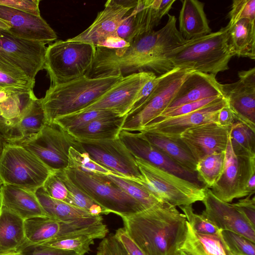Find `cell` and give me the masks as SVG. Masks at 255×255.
I'll return each mask as SVG.
<instances>
[{"label":"cell","mask_w":255,"mask_h":255,"mask_svg":"<svg viewBox=\"0 0 255 255\" xmlns=\"http://www.w3.org/2000/svg\"><path fill=\"white\" fill-rule=\"evenodd\" d=\"M174 15L168 14L165 25L159 30L144 34L128 46L120 48L96 46L90 78L148 72L159 75L173 69L167 55L184 44L185 39L176 25Z\"/></svg>","instance_id":"cell-1"},{"label":"cell","mask_w":255,"mask_h":255,"mask_svg":"<svg viewBox=\"0 0 255 255\" xmlns=\"http://www.w3.org/2000/svg\"><path fill=\"white\" fill-rule=\"evenodd\" d=\"M121 218L129 236L146 255H174L185 240L186 217L169 204Z\"/></svg>","instance_id":"cell-2"},{"label":"cell","mask_w":255,"mask_h":255,"mask_svg":"<svg viewBox=\"0 0 255 255\" xmlns=\"http://www.w3.org/2000/svg\"><path fill=\"white\" fill-rule=\"evenodd\" d=\"M229 27L187 40L167 55L172 67L216 76L229 69L235 53L229 41Z\"/></svg>","instance_id":"cell-3"},{"label":"cell","mask_w":255,"mask_h":255,"mask_svg":"<svg viewBox=\"0 0 255 255\" xmlns=\"http://www.w3.org/2000/svg\"><path fill=\"white\" fill-rule=\"evenodd\" d=\"M124 76L90 78L84 75L58 85H51L42 102L47 122L77 113L91 105L120 81Z\"/></svg>","instance_id":"cell-4"},{"label":"cell","mask_w":255,"mask_h":255,"mask_svg":"<svg viewBox=\"0 0 255 255\" xmlns=\"http://www.w3.org/2000/svg\"><path fill=\"white\" fill-rule=\"evenodd\" d=\"M95 46L83 42L57 40L47 47L44 67L51 85L62 84L86 75L93 63Z\"/></svg>","instance_id":"cell-5"},{"label":"cell","mask_w":255,"mask_h":255,"mask_svg":"<svg viewBox=\"0 0 255 255\" xmlns=\"http://www.w3.org/2000/svg\"><path fill=\"white\" fill-rule=\"evenodd\" d=\"M65 170L72 182L108 214L113 213L125 217L145 210L107 175L85 172L69 167Z\"/></svg>","instance_id":"cell-6"},{"label":"cell","mask_w":255,"mask_h":255,"mask_svg":"<svg viewBox=\"0 0 255 255\" xmlns=\"http://www.w3.org/2000/svg\"><path fill=\"white\" fill-rule=\"evenodd\" d=\"M16 145L35 155L51 172L68 168L70 147L83 151L79 141L55 122H47L39 132Z\"/></svg>","instance_id":"cell-7"},{"label":"cell","mask_w":255,"mask_h":255,"mask_svg":"<svg viewBox=\"0 0 255 255\" xmlns=\"http://www.w3.org/2000/svg\"><path fill=\"white\" fill-rule=\"evenodd\" d=\"M193 71L174 68L159 75V79L149 95L126 115L122 130L138 131L162 114L170 105L183 81Z\"/></svg>","instance_id":"cell-8"},{"label":"cell","mask_w":255,"mask_h":255,"mask_svg":"<svg viewBox=\"0 0 255 255\" xmlns=\"http://www.w3.org/2000/svg\"><path fill=\"white\" fill-rule=\"evenodd\" d=\"M51 171L35 155L22 146L7 144L0 160L2 184L35 193Z\"/></svg>","instance_id":"cell-9"},{"label":"cell","mask_w":255,"mask_h":255,"mask_svg":"<svg viewBox=\"0 0 255 255\" xmlns=\"http://www.w3.org/2000/svg\"><path fill=\"white\" fill-rule=\"evenodd\" d=\"M139 171L153 188L157 199L172 206L192 205L202 201L207 187L189 181L172 173L135 158Z\"/></svg>","instance_id":"cell-10"},{"label":"cell","mask_w":255,"mask_h":255,"mask_svg":"<svg viewBox=\"0 0 255 255\" xmlns=\"http://www.w3.org/2000/svg\"><path fill=\"white\" fill-rule=\"evenodd\" d=\"M24 228L26 243L32 245H42L54 239L80 234L103 239L109 233L102 215L70 221L36 217L24 220Z\"/></svg>","instance_id":"cell-11"},{"label":"cell","mask_w":255,"mask_h":255,"mask_svg":"<svg viewBox=\"0 0 255 255\" xmlns=\"http://www.w3.org/2000/svg\"><path fill=\"white\" fill-rule=\"evenodd\" d=\"M78 140L83 151L112 174L133 180L143 178L135 158L120 138L105 140Z\"/></svg>","instance_id":"cell-12"},{"label":"cell","mask_w":255,"mask_h":255,"mask_svg":"<svg viewBox=\"0 0 255 255\" xmlns=\"http://www.w3.org/2000/svg\"><path fill=\"white\" fill-rule=\"evenodd\" d=\"M225 154L223 171L211 190L220 200L230 203L235 199L247 196L246 185L250 178L255 174V157L236 155L230 137Z\"/></svg>","instance_id":"cell-13"},{"label":"cell","mask_w":255,"mask_h":255,"mask_svg":"<svg viewBox=\"0 0 255 255\" xmlns=\"http://www.w3.org/2000/svg\"><path fill=\"white\" fill-rule=\"evenodd\" d=\"M45 44L0 30V59L17 67L35 81L38 72L44 67Z\"/></svg>","instance_id":"cell-14"},{"label":"cell","mask_w":255,"mask_h":255,"mask_svg":"<svg viewBox=\"0 0 255 255\" xmlns=\"http://www.w3.org/2000/svg\"><path fill=\"white\" fill-rule=\"evenodd\" d=\"M156 76L154 73L148 72L124 76L99 99L80 112L107 111L121 116H126L135 105L143 86Z\"/></svg>","instance_id":"cell-15"},{"label":"cell","mask_w":255,"mask_h":255,"mask_svg":"<svg viewBox=\"0 0 255 255\" xmlns=\"http://www.w3.org/2000/svg\"><path fill=\"white\" fill-rule=\"evenodd\" d=\"M136 0H109L93 22L70 41L87 43L94 46H103L108 40L116 39L117 30L125 15L136 3Z\"/></svg>","instance_id":"cell-16"},{"label":"cell","mask_w":255,"mask_h":255,"mask_svg":"<svg viewBox=\"0 0 255 255\" xmlns=\"http://www.w3.org/2000/svg\"><path fill=\"white\" fill-rule=\"evenodd\" d=\"M239 80L230 84H221L236 121L255 130V68L238 72Z\"/></svg>","instance_id":"cell-17"},{"label":"cell","mask_w":255,"mask_h":255,"mask_svg":"<svg viewBox=\"0 0 255 255\" xmlns=\"http://www.w3.org/2000/svg\"><path fill=\"white\" fill-rule=\"evenodd\" d=\"M119 138L135 158L141 159L160 169L204 186L199 181L196 172L187 170L174 162L150 143L141 132L122 130Z\"/></svg>","instance_id":"cell-18"},{"label":"cell","mask_w":255,"mask_h":255,"mask_svg":"<svg viewBox=\"0 0 255 255\" xmlns=\"http://www.w3.org/2000/svg\"><path fill=\"white\" fill-rule=\"evenodd\" d=\"M36 96L32 89H0V132L8 144H15L17 128Z\"/></svg>","instance_id":"cell-19"},{"label":"cell","mask_w":255,"mask_h":255,"mask_svg":"<svg viewBox=\"0 0 255 255\" xmlns=\"http://www.w3.org/2000/svg\"><path fill=\"white\" fill-rule=\"evenodd\" d=\"M202 202L205 209L201 214L219 229L239 234L255 243V228L232 204L220 200L208 188Z\"/></svg>","instance_id":"cell-20"},{"label":"cell","mask_w":255,"mask_h":255,"mask_svg":"<svg viewBox=\"0 0 255 255\" xmlns=\"http://www.w3.org/2000/svg\"><path fill=\"white\" fill-rule=\"evenodd\" d=\"M228 104L223 97L192 113L150 123L137 132H150L166 136L179 137L186 130L201 125L215 123L220 110Z\"/></svg>","instance_id":"cell-21"},{"label":"cell","mask_w":255,"mask_h":255,"mask_svg":"<svg viewBox=\"0 0 255 255\" xmlns=\"http://www.w3.org/2000/svg\"><path fill=\"white\" fill-rule=\"evenodd\" d=\"M231 129L211 123L190 128L179 138L197 162L207 155L225 152Z\"/></svg>","instance_id":"cell-22"},{"label":"cell","mask_w":255,"mask_h":255,"mask_svg":"<svg viewBox=\"0 0 255 255\" xmlns=\"http://www.w3.org/2000/svg\"><path fill=\"white\" fill-rule=\"evenodd\" d=\"M0 18L10 26L8 31L26 40L45 44L57 39V36L41 16L0 5Z\"/></svg>","instance_id":"cell-23"},{"label":"cell","mask_w":255,"mask_h":255,"mask_svg":"<svg viewBox=\"0 0 255 255\" xmlns=\"http://www.w3.org/2000/svg\"><path fill=\"white\" fill-rule=\"evenodd\" d=\"M176 0H137L124 19L130 29L128 44L141 35L153 30L162 18L168 14Z\"/></svg>","instance_id":"cell-24"},{"label":"cell","mask_w":255,"mask_h":255,"mask_svg":"<svg viewBox=\"0 0 255 255\" xmlns=\"http://www.w3.org/2000/svg\"><path fill=\"white\" fill-rule=\"evenodd\" d=\"M218 96L224 97L221 84L217 80L216 76L193 71L183 81L165 110Z\"/></svg>","instance_id":"cell-25"},{"label":"cell","mask_w":255,"mask_h":255,"mask_svg":"<svg viewBox=\"0 0 255 255\" xmlns=\"http://www.w3.org/2000/svg\"><path fill=\"white\" fill-rule=\"evenodd\" d=\"M0 206L24 220L46 216L35 193L11 185L2 184L0 186Z\"/></svg>","instance_id":"cell-26"},{"label":"cell","mask_w":255,"mask_h":255,"mask_svg":"<svg viewBox=\"0 0 255 255\" xmlns=\"http://www.w3.org/2000/svg\"><path fill=\"white\" fill-rule=\"evenodd\" d=\"M179 15V31L187 40L211 32L204 10V3L197 0H181Z\"/></svg>","instance_id":"cell-27"},{"label":"cell","mask_w":255,"mask_h":255,"mask_svg":"<svg viewBox=\"0 0 255 255\" xmlns=\"http://www.w3.org/2000/svg\"><path fill=\"white\" fill-rule=\"evenodd\" d=\"M26 242L24 220L0 206V254L18 252Z\"/></svg>","instance_id":"cell-28"},{"label":"cell","mask_w":255,"mask_h":255,"mask_svg":"<svg viewBox=\"0 0 255 255\" xmlns=\"http://www.w3.org/2000/svg\"><path fill=\"white\" fill-rule=\"evenodd\" d=\"M185 240L180 250L190 255H234L225 244L220 230L212 235L196 233L187 221Z\"/></svg>","instance_id":"cell-29"},{"label":"cell","mask_w":255,"mask_h":255,"mask_svg":"<svg viewBox=\"0 0 255 255\" xmlns=\"http://www.w3.org/2000/svg\"><path fill=\"white\" fill-rule=\"evenodd\" d=\"M126 115L112 116L95 119L70 133L77 139L112 140L119 138Z\"/></svg>","instance_id":"cell-30"},{"label":"cell","mask_w":255,"mask_h":255,"mask_svg":"<svg viewBox=\"0 0 255 255\" xmlns=\"http://www.w3.org/2000/svg\"><path fill=\"white\" fill-rule=\"evenodd\" d=\"M151 144L170 159L187 170L196 172L197 161L179 137L150 132H140Z\"/></svg>","instance_id":"cell-31"},{"label":"cell","mask_w":255,"mask_h":255,"mask_svg":"<svg viewBox=\"0 0 255 255\" xmlns=\"http://www.w3.org/2000/svg\"><path fill=\"white\" fill-rule=\"evenodd\" d=\"M229 36L235 55L255 59V21L247 18L239 20L229 27Z\"/></svg>","instance_id":"cell-32"},{"label":"cell","mask_w":255,"mask_h":255,"mask_svg":"<svg viewBox=\"0 0 255 255\" xmlns=\"http://www.w3.org/2000/svg\"><path fill=\"white\" fill-rule=\"evenodd\" d=\"M35 194L46 216L49 218L63 221H70L97 216L65 202L52 198L46 193L42 187L38 188Z\"/></svg>","instance_id":"cell-33"},{"label":"cell","mask_w":255,"mask_h":255,"mask_svg":"<svg viewBox=\"0 0 255 255\" xmlns=\"http://www.w3.org/2000/svg\"><path fill=\"white\" fill-rule=\"evenodd\" d=\"M47 122L42 98L38 99L35 97L19 124L17 140L13 144L21 143L33 136Z\"/></svg>","instance_id":"cell-34"},{"label":"cell","mask_w":255,"mask_h":255,"mask_svg":"<svg viewBox=\"0 0 255 255\" xmlns=\"http://www.w3.org/2000/svg\"><path fill=\"white\" fill-rule=\"evenodd\" d=\"M54 172L63 182L68 190V195L65 202L83 209L94 216L108 214L103 208L82 191L72 182L65 170Z\"/></svg>","instance_id":"cell-35"},{"label":"cell","mask_w":255,"mask_h":255,"mask_svg":"<svg viewBox=\"0 0 255 255\" xmlns=\"http://www.w3.org/2000/svg\"><path fill=\"white\" fill-rule=\"evenodd\" d=\"M225 152L207 155L197 162L196 172L199 181L208 188L216 183L223 170Z\"/></svg>","instance_id":"cell-36"},{"label":"cell","mask_w":255,"mask_h":255,"mask_svg":"<svg viewBox=\"0 0 255 255\" xmlns=\"http://www.w3.org/2000/svg\"><path fill=\"white\" fill-rule=\"evenodd\" d=\"M230 138L236 155L255 157V130L242 123L236 121L231 128Z\"/></svg>","instance_id":"cell-37"},{"label":"cell","mask_w":255,"mask_h":255,"mask_svg":"<svg viewBox=\"0 0 255 255\" xmlns=\"http://www.w3.org/2000/svg\"><path fill=\"white\" fill-rule=\"evenodd\" d=\"M107 176L128 194L138 201L145 210L165 204L157 200L141 184L134 180L112 173Z\"/></svg>","instance_id":"cell-38"},{"label":"cell","mask_w":255,"mask_h":255,"mask_svg":"<svg viewBox=\"0 0 255 255\" xmlns=\"http://www.w3.org/2000/svg\"><path fill=\"white\" fill-rule=\"evenodd\" d=\"M34 84L35 81L22 70L0 59V89L21 88L33 90Z\"/></svg>","instance_id":"cell-39"},{"label":"cell","mask_w":255,"mask_h":255,"mask_svg":"<svg viewBox=\"0 0 255 255\" xmlns=\"http://www.w3.org/2000/svg\"><path fill=\"white\" fill-rule=\"evenodd\" d=\"M97 238L92 235L80 234L54 239L41 245L64 250L73 251L84 255L90 250V246Z\"/></svg>","instance_id":"cell-40"},{"label":"cell","mask_w":255,"mask_h":255,"mask_svg":"<svg viewBox=\"0 0 255 255\" xmlns=\"http://www.w3.org/2000/svg\"><path fill=\"white\" fill-rule=\"evenodd\" d=\"M117 115H119L110 111L93 110L79 112L64 116L56 119L54 122L59 124L69 132H71L85 126L95 119Z\"/></svg>","instance_id":"cell-41"},{"label":"cell","mask_w":255,"mask_h":255,"mask_svg":"<svg viewBox=\"0 0 255 255\" xmlns=\"http://www.w3.org/2000/svg\"><path fill=\"white\" fill-rule=\"evenodd\" d=\"M69 168H75L91 173L108 175L112 172L95 161L85 151H79L70 147L69 151Z\"/></svg>","instance_id":"cell-42"},{"label":"cell","mask_w":255,"mask_h":255,"mask_svg":"<svg viewBox=\"0 0 255 255\" xmlns=\"http://www.w3.org/2000/svg\"><path fill=\"white\" fill-rule=\"evenodd\" d=\"M222 238L234 255H255V243L239 234L222 231Z\"/></svg>","instance_id":"cell-43"},{"label":"cell","mask_w":255,"mask_h":255,"mask_svg":"<svg viewBox=\"0 0 255 255\" xmlns=\"http://www.w3.org/2000/svg\"><path fill=\"white\" fill-rule=\"evenodd\" d=\"M179 208L183 212L187 221L196 233L212 235L217 233L220 230L202 214L195 213L192 205L181 206Z\"/></svg>","instance_id":"cell-44"},{"label":"cell","mask_w":255,"mask_h":255,"mask_svg":"<svg viewBox=\"0 0 255 255\" xmlns=\"http://www.w3.org/2000/svg\"><path fill=\"white\" fill-rule=\"evenodd\" d=\"M223 97H224L220 96L209 97L201 100L185 104L172 109L165 110L150 123L157 122L164 119L192 113L217 101Z\"/></svg>","instance_id":"cell-45"},{"label":"cell","mask_w":255,"mask_h":255,"mask_svg":"<svg viewBox=\"0 0 255 255\" xmlns=\"http://www.w3.org/2000/svg\"><path fill=\"white\" fill-rule=\"evenodd\" d=\"M230 27L239 20L247 18L255 20V0H234L231 9L228 14Z\"/></svg>","instance_id":"cell-46"},{"label":"cell","mask_w":255,"mask_h":255,"mask_svg":"<svg viewBox=\"0 0 255 255\" xmlns=\"http://www.w3.org/2000/svg\"><path fill=\"white\" fill-rule=\"evenodd\" d=\"M42 187L52 198L63 202L66 201L68 195L67 188L54 172H51Z\"/></svg>","instance_id":"cell-47"},{"label":"cell","mask_w":255,"mask_h":255,"mask_svg":"<svg viewBox=\"0 0 255 255\" xmlns=\"http://www.w3.org/2000/svg\"><path fill=\"white\" fill-rule=\"evenodd\" d=\"M18 252L24 255H80L73 251L51 248L27 243Z\"/></svg>","instance_id":"cell-48"},{"label":"cell","mask_w":255,"mask_h":255,"mask_svg":"<svg viewBox=\"0 0 255 255\" xmlns=\"http://www.w3.org/2000/svg\"><path fill=\"white\" fill-rule=\"evenodd\" d=\"M39 0H0V5L41 16Z\"/></svg>","instance_id":"cell-49"},{"label":"cell","mask_w":255,"mask_h":255,"mask_svg":"<svg viewBox=\"0 0 255 255\" xmlns=\"http://www.w3.org/2000/svg\"><path fill=\"white\" fill-rule=\"evenodd\" d=\"M255 194H250L237 202L232 204L240 211L255 228Z\"/></svg>","instance_id":"cell-50"},{"label":"cell","mask_w":255,"mask_h":255,"mask_svg":"<svg viewBox=\"0 0 255 255\" xmlns=\"http://www.w3.org/2000/svg\"><path fill=\"white\" fill-rule=\"evenodd\" d=\"M115 235L128 255H146L130 238L124 228L118 229Z\"/></svg>","instance_id":"cell-51"},{"label":"cell","mask_w":255,"mask_h":255,"mask_svg":"<svg viewBox=\"0 0 255 255\" xmlns=\"http://www.w3.org/2000/svg\"><path fill=\"white\" fill-rule=\"evenodd\" d=\"M102 239L111 255H128L115 234H111Z\"/></svg>","instance_id":"cell-52"},{"label":"cell","mask_w":255,"mask_h":255,"mask_svg":"<svg viewBox=\"0 0 255 255\" xmlns=\"http://www.w3.org/2000/svg\"><path fill=\"white\" fill-rule=\"evenodd\" d=\"M235 122L232 111L227 104L219 111L217 124L221 127L231 128Z\"/></svg>","instance_id":"cell-53"},{"label":"cell","mask_w":255,"mask_h":255,"mask_svg":"<svg viewBox=\"0 0 255 255\" xmlns=\"http://www.w3.org/2000/svg\"><path fill=\"white\" fill-rule=\"evenodd\" d=\"M246 195L255 193V174H253L248 181L245 188Z\"/></svg>","instance_id":"cell-54"},{"label":"cell","mask_w":255,"mask_h":255,"mask_svg":"<svg viewBox=\"0 0 255 255\" xmlns=\"http://www.w3.org/2000/svg\"><path fill=\"white\" fill-rule=\"evenodd\" d=\"M96 255H111L103 240L99 244Z\"/></svg>","instance_id":"cell-55"},{"label":"cell","mask_w":255,"mask_h":255,"mask_svg":"<svg viewBox=\"0 0 255 255\" xmlns=\"http://www.w3.org/2000/svg\"><path fill=\"white\" fill-rule=\"evenodd\" d=\"M7 142L5 141L2 135L0 132V160L4 153L6 145H7Z\"/></svg>","instance_id":"cell-56"},{"label":"cell","mask_w":255,"mask_h":255,"mask_svg":"<svg viewBox=\"0 0 255 255\" xmlns=\"http://www.w3.org/2000/svg\"><path fill=\"white\" fill-rule=\"evenodd\" d=\"M9 29V25L5 21L0 18V30L8 31Z\"/></svg>","instance_id":"cell-57"},{"label":"cell","mask_w":255,"mask_h":255,"mask_svg":"<svg viewBox=\"0 0 255 255\" xmlns=\"http://www.w3.org/2000/svg\"><path fill=\"white\" fill-rule=\"evenodd\" d=\"M0 255H24L20 252H13L6 254H0Z\"/></svg>","instance_id":"cell-58"},{"label":"cell","mask_w":255,"mask_h":255,"mask_svg":"<svg viewBox=\"0 0 255 255\" xmlns=\"http://www.w3.org/2000/svg\"><path fill=\"white\" fill-rule=\"evenodd\" d=\"M174 255H190L181 250H179L176 253V254Z\"/></svg>","instance_id":"cell-59"},{"label":"cell","mask_w":255,"mask_h":255,"mask_svg":"<svg viewBox=\"0 0 255 255\" xmlns=\"http://www.w3.org/2000/svg\"><path fill=\"white\" fill-rule=\"evenodd\" d=\"M2 184V182H1V180H0V186H1Z\"/></svg>","instance_id":"cell-60"}]
</instances>
